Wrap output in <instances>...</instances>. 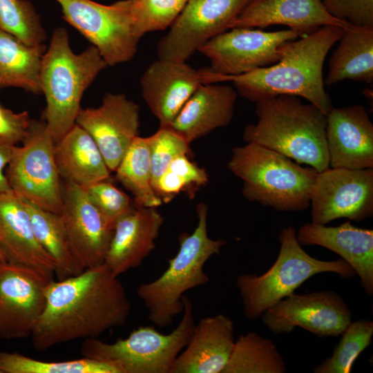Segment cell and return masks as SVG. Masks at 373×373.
Masks as SVG:
<instances>
[{
    "label": "cell",
    "instance_id": "28",
    "mask_svg": "<svg viewBox=\"0 0 373 373\" xmlns=\"http://www.w3.org/2000/svg\"><path fill=\"white\" fill-rule=\"evenodd\" d=\"M44 44L28 46L0 28V90L8 87L41 93L39 70Z\"/></svg>",
    "mask_w": 373,
    "mask_h": 373
},
{
    "label": "cell",
    "instance_id": "38",
    "mask_svg": "<svg viewBox=\"0 0 373 373\" xmlns=\"http://www.w3.org/2000/svg\"><path fill=\"white\" fill-rule=\"evenodd\" d=\"M85 189L94 205L113 224L136 207L134 200L116 187L110 179L97 182Z\"/></svg>",
    "mask_w": 373,
    "mask_h": 373
},
{
    "label": "cell",
    "instance_id": "34",
    "mask_svg": "<svg viewBox=\"0 0 373 373\" xmlns=\"http://www.w3.org/2000/svg\"><path fill=\"white\" fill-rule=\"evenodd\" d=\"M0 28L31 46L44 44L46 31L30 1L0 0Z\"/></svg>",
    "mask_w": 373,
    "mask_h": 373
},
{
    "label": "cell",
    "instance_id": "40",
    "mask_svg": "<svg viewBox=\"0 0 373 373\" xmlns=\"http://www.w3.org/2000/svg\"><path fill=\"white\" fill-rule=\"evenodd\" d=\"M31 121L28 111L15 113L0 104V139L15 145L22 142Z\"/></svg>",
    "mask_w": 373,
    "mask_h": 373
},
{
    "label": "cell",
    "instance_id": "30",
    "mask_svg": "<svg viewBox=\"0 0 373 373\" xmlns=\"http://www.w3.org/2000/svg\"><path fill=\"white\" fill-rule=\"evenodd\" d=\"M115 172L117 181L133 195L137 207H157L162 204L151 184L147 137L137 136L134 139Z\"/></svg>",
    "mask_w": 373,
    "mask_h": 373
},
{
    "label": "cell",
    "instance_id": "17",
    "mask_svg": "<svg viewBox=\"0 0 373 373\" xmlns=\"http://www.w3.org/2000/svg\"><path fill=\"white\" fill-rule=\"evenodd\" d=\"M76 124L96 142L110 171H115L138 136L140 108L125 95L107 93L97 108L79 110Z\"/></svg>",
    "mask_w": 373,
    "mask_h": 373
},
{
    "label": "cell",
    "instance_id": "1",
    "mask_svg": "<svg viewBox=\"0 0 373 373\" xmlns=\"http://www.w3.org/2000/svg\"><path fill=\"white\" fill-rule=\"evenodd\" d=\"M131 312L124 287L103 263L50 282L32 343L36 350L45 351L75 340L98 338L124 325Z\"/></svg>",
    "mask_w": 373,
    "mask_h": 373
},
{
    "label": "cell",
    "instance_id": "19",
    "mask_svg": "<svg viewBox=\"0 0 373 373\" xmlns=\"http://www.w3.org/2000/svg\"><path fill=\"white\" fill-rule=\"evenodd\" d=\"M326 139L331 168H373V124L363 106L332 107Z\"/></svg>",
    "mask_w": 373,
    "mask_h": 373
},
{
    "label": "cell",
    "instance_id": "13",
    "mask_svg": "<svg viewBox=\"0 0 373 373\" xmlns=\"http://www.w3.org/2000/svg\"><path fill=\"white\" fill-rule=\"evenodd\" d=\"M312 222L345 218L361 222L373 215V168H327L318 172L311 194Z\"/></svg>",
    "mask_w": 373,
    "mask_h": 373
},
{
    "label": "cell",
    "instance_id": "14",
    "mask_svg": "<svg viewBox=\"0 0 373 373\" xmlns=\"http://www.w3.org/2000/svg\"><path fill=\"white\" fill-rule=\"evenodd\" d=\"M52 280L46 274L7 260H0V338L30 336L46 303Z\"/></svg>",
    "mask_w": 373,
    "mask_h": 373
},
{
    "label": "cell",
    "instance_id": "31",
    "mask_svg": "<svg viewBox=\"0 0 373 373\" xmlns=\"http://www.w3.org/2000/svg\"><path fill=\"white\" fill-rule=\"evenodd\" d=\"M285 363L274 343L255 332L240 335L222 373H284Z\"/></svg>",
    "mask_w": 373,
    "mask_h": 373
},
{
    "label": "cell",
    "instance_id": "4",
    "mask_svg": "<svg viewBox=\"0 0 373 373\" xmlns=\"http://www.w3.org/2000/svg\"><path fill=\"white\" fill-rule=\"evenodd\" d=\"M107 66L94 46L75 54L66 30H54L41 58L39 82L46 100V128L55 143L76 123L84 91Z\"/></svg>",
    "mask_w": 373,
    "mask_h": 373
},
{
    "label": "cell",
    "instance_id": "6",
    "mask_svg": "<svg viewBox=\"0 0 373 373\" xmlns=\"http://www.w3.org/2000/svg\"><path fill=\"white\" fill-rule=\"evenodd\" d=\"M207 213V205L200 202L197 207V225L192 233L180 235L178 251L169 260L167 269L157 279L142 283L137 289L149 319L160 328L167 327L182 313L186 291L209 283L204 265L211 256L220 254L226 244L222 239L209 237Z\"/></svg>",
    "mask_w": 373,
    "mask_h": 373
},
{
    "label": "cell",
    "instance_id": "41",
    "mask_svg": "<svg viewBox=\"0 0 373 373\" xmlns=\"http://www.w3.org/2000/svg\"><path fill=\"white\" fill-rule=\"evenodd\" d=\"M16 146L0 139V193L12 191L5 169L13 155Z\"/></svg>",
    "mask_w": 373,
    "mask_h": 373
},
{
    "label": "cell",
    "instance_id": "35",
    "mask_svg": "<svg viewBox=\"0 0 373 373\" xmlns=\"http://www.w3.org/2000/svg\"><path fill=\"white\" fill-rule=\"evenodd\" d=\"M209 180L206 171L193 163L188 155L175 157L153 188L162 202H170L176 195L185 192L193 198L195 191Z\"/></svg>",
    "mask_w": 373,
    "mask_h": 373
},
{
    "label": "cell",
    "instance_id": "9",
    "mask_svg": "<svg viewBox=\"0 0 373 373\" xmlns=\"http://www.w3.org/2000/svg\"><path fill=\"white\" fill-rule=\"evenodd\" d=\"M21 146H16L6 175L11 191L21 200L61 213L63 191L55 157V142L44 122L32 120Z\"/></svg>",
    "mask_w": 373,
    "mask_h": 373
},
{
    "label": "cell",
    "instance_id": "7",
    "mask_svg": "<svg viewBox=\"0 0 373 373\" xmlns=\"http://www.w3.org/2000/svg\"><path fill=\"white\" fill-rule=\"evenodd\" d=\"M280 251L272 266L263 274H243L236 278L245 316L256 320L279 300L294 294L316 274L333 272L343 278L356 276L343 259L323 260L309 255L296 238V229L283 227L279 234Z\"/></svg>",
    "mask_w": 373,
    "mask_h": 373
},
{
    "label": "cell",
    "instance_id": "20",
    "mask_svg": "<svg viewBox=\"0 0 373 373\" xmlns=\"http://www.w3.org/2000/svg\"><path fill=\"white\" fill-rule=\"evenodd\" d=\"M164 221L156 207L136 206L115 222L104 260L115 276L142 265L155 249Z\"/></svg>",
    "mask_w": 373,
    "mask_h": 373
},
{
    "label": "cell",
    "instance_id": "43",
    "mask_svg": "<svg viewBox=\"0 0 373 373\" xmlns=\"http://www.w3.org/2000/svg\"><path fill=\"white\" fill-rule=\"evenodd\" d=\"M0 373H2V372L0 371Z\"/></svg>",
    "mask_w": 373,
    "mask_h": 373
},
{
    "label": "cell",
    "instance_id": "15",
    "mask_svg": "<svg viewBox=\"0 0 373 373\" xmlns=\"http://www.w3.org/2000/svg\"><path fill=\"white\" fill-rule=\"evenodd\" d=\"M261 316L263 324L274 334L290 333L300 327L319 338L341 335L352 322L346 303L332 291L294 293Z\"/></svg>",
    "mask_w": 373,
    "mask_h": 373
},
{
    "label": "cell",
    "instance_id": "5",
    "mask_svg": "<svg viewBox=\"0 0 373 373\" xmlns=\"http://www.w3.org/2000/svg\"><path fill=\"white\" fill-rule=\"evenodd\" d=\"M228 169L243 182L249 202L280 211H300L310 206L318 172L276 151L254 143L234 147Z\"/></svg>",
    "mask_w": 373,
    "mask_h": 373
},
{
    "label": "cell",
    "instance_id": "10",
    "mask_svg": "<svg viewBox=\"0 0 373 373\" xmlns=\"http://www.w3.org/2000/svg\"><path fill=\"white\" fill-rule=\"evenodd\" d=\"M64 19L99 52L108 66L130 61L136 54L137 37L131 0L103 5L92 0H56Z\"/></svg>",
    "mask_w": 373,
    "mask_h": 373
},
{
    "label": "cell",
    "instance_id": "3",
    "mask_svg": "<svg viewBox=\"0 0 373 373\" xmlns=\"http://www.w3.org/2000/svg\"><path fill=\"white\" fill-rule=\"evenodd\" d=\"M256 124L246 126L243 140L276 151L317 172L329 167L327 115L299 97L281 95L256 102Z\"/></svg>",
    "mask_w": 373,
    "mask_h": 373
},
{
    "label": "cell",
    "instance_id": "22",
    "mask_svg": "<svg viewBox=\"0 0 373 373\" xmlns=\"http://www.w3.org/2000/svg\"><path fill=\"white\" fill-rule=\"evenodd\" d=\"M235 345L233 321L222 314L202 318L171 373H222Z\"/></svg>",
    "mask_w": 373,
    "mask_h": 373
},
{
    "label": "cell",
    "instance_id": "23",
    "mask_svg": "<svg viewBox=\"0 0 373 373\" xmlns=\"http://www.w3.org/2000/svg\"><path fill=\"white\" fill-rule=\"evenodd\" d=\"M300 245H318L346 261L361 279L367 294H373V231L359 228L350 222L337 227L307 223L296 234Z\"/></svg>",
    "mask_w": 373,
    "mask_h": 373
},
{
    "label": "cell",
    "instance_id": "25",
    "mask_svg": "<svg viewBox=\"0 0 373 373\" xmlns=\"http://www.w3.org/2000/svg\"><path fill=\"white\" fill-rule=\"evenodd\" d=\"M238 93L227 85H200L169 126L189 144L232 120Z\"/></svg>",
    "mask_w": 373,
    "mask_h": 373
},
{
    "label": "cell",
    "instance_id": "16",
    "mask_svg": "<svg viewBox=\"0 0 373 373\" xmlns=\"http://www.w3.org/2000/svg\"><path fill=\"white\" fill-rule=\"evenodd\" d=\"M63 218L75 263L82 271L104 263L115 224L90 200L86 190L66 182Z\"/></svg>",
    "mask_w": 373,
    "mask_h": 373
},
{
    "label": "cell",
    "instance_id": "32",
    "mask_svg": "<svg viewBox=\"0 0 373 373\" xmlns=\"http://www.w3.org/2000/svg\"><path fill=\"white\" fill-rule=\"evenodd\" d=\"M2 373H119L112 365L87 357L48 362L17 352H0Z\"/></svg>",
    "mask_w": 373,
    "mask_h": 373
},
{
    "label": "cell",
    "instance_id": "33",
    "mask_svg": "<svg viewBox=\"0 0 373 373\" xmlns=\"http://www.w3.org/2000/svg\"><path fill=\"white\" fill-rule=\"evenodd\" d=\"M341 335L332 355L318 365L314 373H349L358 356L371 343L373 322L367 319L351 322Z\"/></svg>",
    "mask_w": 373,
    "mask_h": 373
},
{
    "label": "cell",
    "instance_id": "21",
    "mask_svg": "<svg viewBox=\"0 0 373 373\" xmlns=\"http://www.w3.org/2000/svg\"><path fill=\"white\" fill-rule=\"evenodd\" d=\"M274 25L286 26L305 35L325 26L347 28L351 24L331 15L321 0H251L229 29Z\"/></svg>",
    "mask_w": 373,
    "mask_h": 373
},
{
    "label": "cell",
    "instance_id": "12",
    "mask_svg": "<svg viewBox=\"0 0 373 373\" xmlns=\"http://www.w3.org/2000/svg\"><path fill=\"white\" fill-rule=\"evenodd\" d=\"M251 0H187L158 42V59L186 61L208 41L229 29Z\"/></svg>",
    "mask_w": 373,
    "mask_h": 373
},
{
    "label": "cell",
    "instance_id": "26",
    "mask_svg": "<svg viewBox=\"0 0 373 373\" xmlns=\"http://www.w3.org/2000/svg\"><path fill=\"white\" fill-rule=\"evenodd\" d=\"M55 157L61 178L87 189L110 179V171L96 142L77 124L55 145Z\"/></svg>",
    "mask_w": 373,
    "mask_h": 373
},
{
    "label": "cell",
    "instance_id": "42",
    "mask_svg": "<svg viewBox=\"0 0 373 373\" xmlns=\"http://www.w3.org/2000/svg\"><path fill=\"white\" fill-rule=\"evenodd\" d=\"M0 260H6L5 253L3 252V251L1 249V246H0Z\"/></svg>",
    "mask_w": 373,
    "mask_h": 373
},
{
    "label": "cell",
    "instance_id": "29",
    "mask_svg": "<svg viewBox=\"0 0 373 373\" xmlns=\"http://www.w3.org/2000/svg\"><path fill=\"white\" fill-rule=\"evenodd\" d=\"M23 202L38 242L56 265L58 280L81 273L71 254L61 215Z\"/></svg>",
    "mask_w": 373,
    "mask_h": 373
},
{
    "label": "cell",
    "instance_id": "11",
    "mask_svg": "<svg viewBox=\"0 0 373 373\" xmlns=\"http://www.w3.org/2000/svg\"><path fill=\"white\" fill-rule=\"evenodd\" d=\"M213 37L199 52L210 60L209 70L222 76H235L276 63L284 46L303 35L289 28L265 32L254 28H233Z\"/></svg>",
    "mask_w": 373,
    "mask_h": 373
},
{
    "label": "cell",
    "instance_id": "27",
    "mask_svg": "<svg viewBox=\"0 0 373 373\" xmlns=\"http://www.w3.org/2000/svg\"><path fill=\"white\" fill-rule=\"evenodd\" d=\"M324 81L332 86L345 79L373 84V27L350 25L338 40Z\"/></svg>",
    "mask_w": 373,
    "mask_h": 373
},
{
    "label": "cell",
    "instance_id": "39",
    "mask_svg": "<svg viewBox=\"0 0 373 373\" xmlns=\"http://www.w3.org/2000/svg\"><path fill=\"white\" fill-rule=\"evenodd\" d=\"M333 17L351 25L373 27V0H321Z\"/></svg>",
    "mask_w": 373,
    "mask_h": 373
},
{
    "label": "cell",
    "instance_id": "2",
    "mask_svg": "<svg viewBox=\"0 0 373 373\" xmlns=\"http://www.w3.org/2000/svg\"><path fill=\"white\" fill-rule=\"evenodd\" d=\"M345 29L338 26H323L287 43L280 59L271 66L235 76L209 71L207 82L231 81L237 93L255 102L281 95L300 97L327 115L332 104L324 87L323 64Z\"/></svg>",
    "mask_w": 373,
    "mask_h": 373
},
{
    "label": "cell",
    "instance_id": "24",
    "mask_svg": "<svg viewBox=\"0 0 373 373\" xmlns=\"http://www.w3.org/2000/svg\"><path fill=\"white\" fill-rule=\"evenodd\" d=\"M0 246L7 260L55 274L56 265L38 242L23 200L12 191L0 193Z\"/></svg>",
    "mask_w": 373,
    "mask_h": 373
},
{
    "label": "cell",
    "instance_id": "36",
    "mask_svg": "<svg viewBox=\"0 0 373 373\" xmlns=\"http://www.w3.org/2000/svg\"><path fill=\"white\" fill-rule=\"evenodd\" d=\"M187 0H131L133 28L140 39L146 33L167 28L174 23Z\"/></svg>",
    "mask_w": 373,
    "mask_h": 373
},
{
    "label": "cell",
    "instance_id": "37",
    "mask_svg": "<svg viewBox=\"0 0 373 373\" xmlns=\"http://www.w3.org/2000/svg\"><path fill=\"white\" fill-rule=\"evenodd\" d=\"M147 139L153 186L175 157L191 154L190 144L169 127H160L155 133L147 137Z\"/></svg>",
    "mask_w": 373,
    "mask_h": 373
},
{
    "label": "cell",
    "instance_id": "8",
    "mask_svg": "<svg viewBox=\"0 0 373 373\" xmlns=\"http://www.w3.org/2000/svg\"><path fill=\"white\" fill-rule=\"evenodd\" d=\"M182 317L171 333L154 326H140L124 339L106 343L98 338L83 340V357L109 363L119 373H171L174 363L188 343L195 323L191 300L182 296Z\"/></svg>",
    "mask_w": 373,
    "mask_h": 373
},
{
    "label": "cell",
    "instance_id": "18",
    "mask_svg": "<svg viewBox=\"0 0 373 373\" xmlns=\"http://www.w3.org/2000/svg\"><path fill=\"white\" fill-rule=\"evenodd\" d=\"M142 97L160 127H169L184 104L202 84L201 70L186 61H153L140 79Z\"/></svg>",
    "mask_w": 373,
    "mask_h": 373
}]
</instances>
